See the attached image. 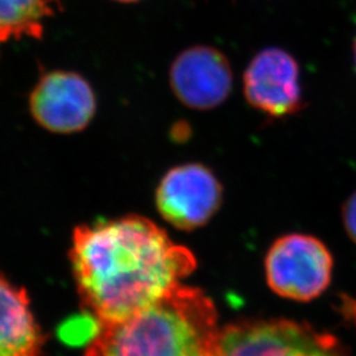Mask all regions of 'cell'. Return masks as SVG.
<instances>
[{"label": "cell", "mask_w": 356, "mask_h": 356, "mask_svg": "<svg viewBox=\"0 0 356 356\" xmlns=\"http://www.w3.org/2000/svg\"><path fill=\"white\" fill-rule=\"evenodd\" d=\"M264 269L268 286L277 296L309 302L329 288L334 259L321 239L294 232L272 243Z\"/></svg>", "instance_id": "obj_4"}, {"label": "cell", "mask_w": 356, "mask_h": 356, "mask_svg": "<svg viewBox=\"0 0 356 356\" xmlns=\"http://www.w3.org/2000/svg\"><path fill=\"white\" fill-rule=\"evenodd\" d=\"M218 356H348L329 332L291 319H251L220 330Z\"/></svg>", "instance_id": "obj_3"}, {"label": "cell", "mask_w": 356, "mask_h": 356, "mask_svg": "<svg viewBox=\"0 0 356 356\" xmlns=\"http://www.w3.org/2000/svg\"><path fill=\"white\" fill-rule=\"evenodd\" d=\"M57 6L58 0H0V44L24 38L41 40Z\"/></svg>", "instance_id": "obj_10"}, {"label": "cell", "mask_w": 356, "mask_h": 356, "mask_svg": "<svg viewBox=\"0 0 356 356\" xmlns=\"http://www.w3.org/2000/svg\"><path fill=\"white\" fill-rule=\"evenodd\" d=\"M81 305L101 326L157 304L197 268V257L138 214L76 226L69 251Z\"/></svg>", "instance_id": "obj_1"}, {"label": "cell", "mask_w": 356, "mask_h": 356, "mask_svg": "<svg viewBox=\"0 0 356 356\" xmlns=\"http://www.w3.org/2000/svg\"><path fill=\"white\" fill-rule=\"evenodd\" d=\"M243 92L251 107L272 119L302 108L300 65L291 53L270 47L254 54L243 74Z\"/></svg>", "instance_id": "obj_7"}, {"label": "cell", "mask_w": 356, "mask_h": 356, "mask_svg": "<svg viewBox=\"0 0 356 356\" xmlns=\"http://www.w3.org/2000/svg\"><path fill=\"white\" fill-rule=\"evenodd\" d=\"M29 111L40 127L70 135L89 126L97 113V97L85 76L51 70L38 78L29 95Z\"/></svg>", "instance_id": "obj_6"}, {"label": "cell", "mask_w": 356, "mask_h": 356, "mask_svg": "<svg viewBox=\"0 0 356 356\" xmlns=\"http://www.w3.org/2000/svg\"><path fill=\"white\" fill-rule=\"evenodd\" d=\"M114 1H118V3H126V4H129V3H138V1H141V0H114Z\"/></svg>", "instance_id": "obj_13"}, {"label": "cell", "mask_w": 356, "mask_h": 356, "mask_svg": "<svg viewBox=\"0 0 356 356\" xmlns=\"http://www.w3.org/2000/svg\"><path fill=\"white\" fill-rule=\"evenodd\" d=\"M354 63H355V69H356V36H355V40H354Z\"/></svg>", "instance_id": "obj_14"}, {"label": "cell", "mask_w": 356, "mask_h": 356, "mask_svg": "<svg viewBox=\"0 0 356 356\" xmlns=\"http://www.w3.org/2000/svg\"><path fill=\"white\" fill-rule=\"evenodd\" d=\"M223 202V188L214 172L200 163L169 169L156 189V207L169 225L181 231L206 226Z\"/></svg>", "instance_id": "obj_5"}, {"label": "cell", "mask_w": 356, "mask_h": 356, "mask_svg": "<svg viewBox=\"0 0 356 356\" xmlns=\"http://www.w3.org/2000/svg\"><path fill=\"white\" fill-rule=\"evenodd\" d=\"M342 219L348 238L356 244V191L346 200L342 207Z\"/></svg>", "instance_id": "obj_11"}, {"label": "cell", "mask_w": 356, "mask_h": 356, "mask_svg": "<svg viewBox=\"0 0 356 356\" xmlns=\"http://www.w3.org/2000/svg\"><path fill=\"white\" fill-rule=\"evenodd\" d=\"M42 346L28 293L0 273V356H41Z\"/></svg>", "instance_id": "obj_9"}, {"label": "cell", "mask_w": 356, "mask_h": 356, "mask_svg": "<svg viewBox=\"0 0 356 356\" xmlns=\"http://www.w3.org/2000/svg\"><path fill=\"white\" fill-rule=\"evenodd\" d=\"M339 312L342 313L344 319L351 322V325L356 330V297H350L343 294L341 297Z\"/></svg>", "instance_id": "obj_12"}, {"label": "cell", "mask_w": 356, "mask_h": 356, "mask_svg": "<svg viewBox=\"0 0 356 356\" xmlns=\"http://www.w3.org/2000/svg\"><path fill=\"white\" fill-rule=\"evenodd\" d=\"M220 330L213 300L179 284L135 317L102 326L85 356H218Z\"/></svg>", "instance_id": "obj_2"}, {"label": "cell", "mask_w": 356, "mask_h": 356, "mask_svg": "<svg viewBox=\"0 0 356 356\" xmlns=\"http://www.w3.org/2000/svg\"><path fill=\"white\" fill-rule=\"evenodd\" d=\"M169 83L184 106L207 111L229 98L234 73L223 51L210 45H194L181 51L170 65Z\"/></svg>", "instance_id": "obj_8"}]
</instances>
